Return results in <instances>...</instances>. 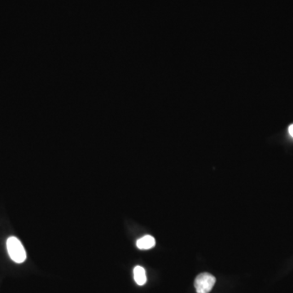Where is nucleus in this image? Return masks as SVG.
<instances>
[{"mask_svg":"<svg viewBox=\"0 0 293 293\" xmlns=\"http://www.w3.org/2000/svg\"><path fill=\"white\" fill-rule=\"evenodd\" d=\"M7 249L10 258L16 263H23L26 260V252L22 243L15 236H11L7 240Z\"/></svg>","mask_w":293,"mask_h":293,"instance_id":"1","label":"nucleus"},{"mask_svg":"<svg viewBox=\"0 0 293 293\" xmlns=\"http://www.w3.org/2000/svg\"><path fill=\"white\" fill-rule=\"evenodd\" d=\"M216 278L211 274L202 273L195 280V288L197 293H209L214 288Z\"/></svg>","mask_w":293,"mask_h":293,"instance_id":"2","label":"nucleus"},{"mask_svg":"<svg viewBox=\"0 0 293 293\" xmlns=\"http://www.w3.org/2000/svg\"><path fill=\"white\" fill-rule=\"evenodd\" d=\"M136 245L138 249L141 250H147V249H152L156 245V240L154 237H152V236H145L137 240Z\"/></svg>","mask_w":293,"mask_h":293,"instance_id":"3","label":"nucleus"},{"mask_svg":"<svg viewBox=\"0 0 293 293\" xmlns=\"http://www.w3.org/2000/svg\"><path fill=\"white\" fill-rule=\"evenodd\" d=\"M134 278L135 283L139 286H143L146 283V272L144 267L137 266L134 269Z\"/></svg>","mask_w":293,"mask_h":293,"instance_id":"4","label":"nucleus"},{"mask_svg":"<svg viewBox=\"0 0 293 293\" xmlns=\"http://www.w3.org/2000/svg\"><path fill=\"white\" fill-rule=\"evenodd\" d=\"M288 131H289V134H291V136L293 137V125H291L289 128H288Z\"/></svg>","mask_w":293,"mask_h":293,"instance_id":"5","label":"nucleus"}]
</instances>
